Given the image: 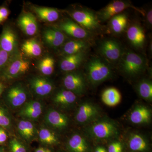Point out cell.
I'll list each match as a JSON object with an SVG mask.
<instances>
[{"label": "cell", "instance_id": "6da1fadb", "mask_svg": "<svg viewBox=\"0 0 152 152\" xmlns=\"http://www.w3.org/2000/svg\"><path fill=\"white\" fill-rule=\"evenodd\" d=\"M87 75L93 85H97L110 78L112 71L110 66L99 58H93L87 64Z\"/></svg>", "mask_w": 152, "mask_h": 152}, {"label": "cell", "instance_id": "7a4b0ae2", "mask_svg": "<svg viewBox=\"0 0 152 152\" xmlns=\"http://www.w3.org/2000/svg\"><path fill=\"white\" fill-rule=\"evenodd\" d=\"M30 66L29 62L18 53L11 57L1 75L7 80L16 78L26 74Z\"/></svg>", "mask_w": 152, "mask_h": 152}, {"label": "cell", "instance_id": "3957f363", "mask_svg": "<svg viewBox=\"0 0 152 152\" xmlns=\"http://www.w3.org/2000/svg\"><path fill=\"white\" fill-rule=\"evenodd\" d=\"M89 132L91 135L98 140H107L117 136L118 128L111 121L104 120L99 121L90 127Z\"/></svg>", "mask_w": 152, "mask_h": 152}, {"label": "cell", "instance_id": "277c9868", "mask_svg": "<svg viewBox=\"0 0 152 152\" xmlns=\"http://www.w3.org/2000/svg\"><path fill=\"white\" fill-rule=\"evenodd\" d=\"M146 61L140 55L129 52L125 55L121 63L123 70L130 75L140 73L145 68Z\"/></svg>", "mask_w": 152, "mask_h": 152}, {"label": "cell", "instance_id": "5b68a950", "mask_svg": "<svg viewBox=\"0 0 152 152\" xmlns=\"http://www.w3.org/2000/svg\"><path fill=\"white\" fill-rule=\"evenodd\" d=\"M18 45L16 33L10 25H5L0 35V48L12 56L18 54Z\"/></svg>", "mask_w": 152, "mask_h": 152}, {"label": "cell", "instance_id": "8992f818", "mask_svg": "<svg viewBox=\"0 0 152 152\" xmlns=\"http://www.w3.org/2000/svg\"><path fill=\"white\" fill-rule=\"evenodd\" d=\"M71 15L78 24L86 31H94L100 26L96 16L88 10L75 11Z\"/></svg>", "mask_w": 152, "mask_h": 152}, {"label": "cell", "instance_id": "52a82bcc", "mask_svg": "<svg viewBox=\"0 0 152 152\" xmlns=\"http://www.w3.org/2000/svg\"><path fill=\"white\" fill-rule=\"evenodd\" d=\"M64 84L67 90L75 95L83 94L86 91L84 77L79 72H72L66 75L64 78Z\"/></svg>", "mask_w": 152, "mask_h": 152}, {"label": "cell", "instance_id": "ba28073f", "mask_svg": "<svg viewBox=\"0 0 152 152\" xmlns=\"http://www.w3.org/2000/svg\"><path fill=\"white\" fill-rule=\"evenodd\" d=\"M132 7L130 3L122 1H114L110 3L99 13L100 18L103 21H106L119 15L121 12L128 8Z\"/></svg>", "mask_w": 152, "mask_h": 152}, {"label": "cell", "instance_id": "9c48e42d", "mask_svg": "<svg viewBox=\"0 0 152 152\" xmlns=\"http://www.w3.org/2000/svg\"><path fill=\"white\" fill-rule=\"evenodd\" d=\"M18 23L20 29L26 35L33 36L37 33V21L36 17L31 13H23L19 17Z\"/></svg>", "mask_w": 152, "mask_h": 152}, {"label": "cell", "instance_id": "30bf717a", "mask_svg": "<svg viewBox=\"0 0 152 152\" xmlns=\"http://www.w3.org/2000/svg\"><path fill=\"white\" fill-rule=\"evenodd\" d=\"M97 107L90 102H85L79 107L76 114V120L80 124L89 122L99 114Z\"/></svg>", "mask_w": 152, "mask_h": 152}, {"label": "cell", "instance_id": "8fae6325", "mask_svg": "<svg viewBox=\"0 0 152 152\" xmlns=\"http://www.w3.org/2000/svg\"><path fill=\"white\" fill-rule=\"evenodd\" d=\"M31 89L36 95L45 96L52 92L54 88L53 83L47 78L35 77L31 79L30 82Z\"/></svg>", "mask_w": 152, "mask_h": 152}, {"label": "cell", "instance_id": "7c38bea8", "mask_svg": "<svg viewBox=\"0 0 152 152\" xmlns=\"http://www.w3.org/2000/svg\"><path fill=\"white\" fill-rule=\"evenodd\" d=\"M7 97L11 106L16 108L26 102L27 94L25 88L22 85L18 84L13 86L9 89Z\"/></svg>", "mask_w": 152, "mask_h": 152}, {"label": "cell", "instance_id": "4fadbf2b", "mask_svg": "<svg viewBox=\"0 0 152 152\" xmlns=\"http://www.w3.org/2000/svg\"><path fill=\"white\" fill-rule=\"evenodd\" d=\"M100 50L106 58L112 61H118L122 55V50L119 44L113 40L104 41L101 44Z\"/></svg>", "mask_w": 152, "mask_h": 152}, {"label": "cell", "instance_id": "5bb4252c", "mask_svg": "<svg viewBox=\"0 0 152 152\" xmlns=\"http://www.w3.org/2000/svg\"><path fill=\"white\" fill-rule=\"evenodd\" d=\"M59 27L60 31L76 39H85L89 36L86 30L71 20H66L62 22Z\"/></svg>", "mask_w": 152, "mask_h": 152}, {"label": "cell", "instance_id": "9a60e30c", "mask_svg": "<svg viewBox=\"0 0 152 152\" xmlns=\"http://www.w3.org/2000/svg\"><path fill=\"white\" fill-rule=\"evenodd\" d=\"M85 57L86 54L84 51L66 56L61 61L60 68L64 72L73 71L81 65L84 61Z\"/></svg>", "mask_w": 152, "mask_h": 152}, {"label": "cell", "instance_id": "2e32d148", "mask_svg": "<svg viewBox=\"0 0 152 152\" xmlns=\"http://www.w3.org/2000/svg\"><path fill=\"white\" fill-rule=\"evenodd\" d=\"M43 37L45 43L53 48L61 46L64 43L66 38L61 31L52 28L45 30Z\"/></svg>", "mask_w": 152, "mask_h": 152}, {"label": "cell", "instance_id": "e0dca14e", "mask_svg": "<svg viewBox=\"0 0 152 152\" xmlns=\"http://www.w3.org/2000/svg\"><path fill=\"white\" fill-rule=\"evenodd\" d=\"M45 121L51 126L58 129H65L69 124L67 117L55 110H51L48 112L45 116Z\"/></svg>", "mask_w": 152, "mask_h": 152}, {"label": "cell", "instance_id": "ac0fdd59", "mask_svg": "<svg viewBox=\"0 0 152 152\" xmlns=\"http://www.w3.org/2000/svg\"><path fill=\"white\" fill-rule=\"evenodd\" d=\"M127 35L128 39L134 47L142 48L145 40L143 30L140 26L134 25L128 29Z\"/></svg>", "mask_w": 152, "mask_h": 152}, {"label": "cell", "instance_id": "d6986e66", "mask_svg": "<svg viewBox=\"0 0 152 152\" xmlns=\"http://www.w3.org/2000/svg\"><path fill=\"white\" fill-rule=\"evenodd\" d=\"M151 113L147 107L143 105L136 107L131 112L129 120L131 122L135 124H142L149 122Z\"/></svg>", "mask_w": 152, "mask_h": 152}, {"label": "cell", "instance_id": "ffe728a7", "mask_svg": "<svg viewBox=\"0 0 152 152\" xmlns=\"http://www.w3.org/2000/svg\"><path fill=\"white\" fill-rule=\"evenodd\" d=\"M42 106L39 102L31 101L24 106L20 114L26 118L36 119L42 114Z\"/></svg>", "mask_w": 152, "mask_h": 152}, {"label": "cell", "instance_id": "44dd1931", "mask_svg": "<svg viewBox=\"0 0 152 152\" xmlns=\"http://www.w3.org/2000/svg\"><path fill=\"white\" fill-rule=\"evenodd\" d=\"M33 10L39 18L44 21L52 23L56 21L59 18V13L56 9L34 7Z\"/></svg>", "mask_w": 152, "mask_h": 152}, {"label": "cell", "instance_id": "7402d4cb", "mask_svg": "<svg viewBox=\"0 0 152 152\" xmlns=\"http://www.w3.org/2000/svg\"><path fill=\"white\" fill-rule=\"evenodd\" d=\"M22 50L25 55L31 58L39 57L42 53L40 44L36 39L25 41L22 45Z\"/></svg>", "mask_w": 152, "mask_h": 152}, {"label": "cell", "instance_id": "603a6c76", "mask_svg": "<svg viewBox=\"0 0 152 152\" xmlns=\"http://www.w3.org/2000/svg\"><path fill=\"white\" fill-rule=\"evenodd\" d=\"M68 147L71 152H88V145L84 138L75 134L72 136L68 142Z\"/></svg>", "mask_w": 152, "mask_h": 152}, {"label": "cell", "instance_id": "cb8c5ba5", "mask_svg": "<svg viewBox=\"0 0 152 152\" xmlns=\"http://www.w3.org/2000/svg\"><path fill=\"white\" fill-rule=\"evenodd\" d=\"M102 99L105 104L114 107L121 102V95L115 88H110L104 91L102 95Z\"/></svg>", "mask_w": 152, "mask_h": 152}, {"label": "cell", "instance_id": "d4e9b609", "mask_svg": "<svg viewBox=\"0 0 152 152\" xmlns=\"http://www.w3.org/2000/svg\"><path fill=\"white\" fill-rule=\"evenodd\" d=\"M87 47L86 43L82 40L69 41L64 46L62 53L65 56L75 54L80 52L84 51Z\"/></svg>", "mask_w": 152, "mask_h": 152}, {"label": "cell", "instance_id": "484cf974", "mask_svg": "<svg viewBox=\"0 0 152 152\" xmlns=\"http://www.w3.org/2000/svg\"><path fill=\"white\" fill-rule=\"evenodd\" d=\"M77 96L74 93L69 90H61L55 95L53 101L59 105H70L75 102Z\"/></svg>", "mask_w": 152, "mask_h": 152}, {"label": "cell", "instance_id": "4316f807", "mask_svg": "<svg viewBox=\"0 0 152 152\" xmlns=\"http://www.w3.org/2000/svg\"><path fill=\"white\" fill-rule=\"evenodd\" d=\"M129 145L130 149L134 152H144L148 148L146 140L138 134H134L131 136L129 139Z\"/></svg>", "mask_w": 152, "mask_h": 152}, {"label": "cell", "instance_id": "83f0119b", "mask_svg": "<svg viewBox=\"0 0 152 152\" xmlns=\"http://www.w3.org/2000/svg\"><path fill=\"white\" fill-rule=\"evenodd\" d=\"M128 24V18L125 14H120L111 19V28L116 34H121L124 31Z\"/></svg>", "mask_w": 152, "mask_h": 152}, {"label": "cell", "instance_id": "f1b7e54d", "mask_svg": "<svg viewBox=\"0 0 152 152\" xmlns=\"http://www.w3.org/2000/svg\"><path fill=\"white\" fill-rule=\"evenodd\" d=\"M55 63L53 57L50 56L44 57L38 63V69L44 75H50L54 70Z\"/></svg>", "mask_w": 152, "mask_h": 152}, {"label": "cell", "instance_id": "f546056e", "mask_svg": "<svg viewBox=\"0 0 152 152\" xmlns=\"http://www.w3.org/2000/svg\"><path fill=\"white\" fill-rule=\"evenodd\" d=\"M18 129L20 134L27 140H31L34 136V126L29 121H20L18 125Z\"/></svg>", "mask_w": 152, "mask_h": 152}, {"label": "cell", "instance_id": "4dcf8cb0", "mask_svg": "<svg viewBox=\"0 0 152 152\" xmlns=\"http://www.w3.org/2000/svg\"><path fill=\"white\" fill-rule=\"evenodd\" d=\"M138 91L140 96L147 101L152 99V84L147 80H142L138 85Z\"/></svg>", "mask_w": 152, "mask_h": 152}, {"label": "cell", "instance_id": "1f68e13d", "mask_svg": "<svg viewBox=\"0 0 152 152\" xmlns=\"http://www.w3.org/2000/svg\"><path fill=\"white\" fill-rule=\"evenodd\" d=\"M39 138L42 142L48 145H53L58 142V139L54 134L45 128L41 129L39 133Z\"/></svg>", "mask_w": 152, "mask_h": 152}, {"label": "cell", "instance_id": "d6a6232c", "mask_svg": "<svg viewBox=\"0 0 152 152\" xmlns=\"http://www.w3.org/2000/svg\"><path fill=\"white\" fill-rule=\"evenodd\" d=\"M11 57L7 53L0 49V75L2 74Z\"/></svg>", "mask_w": 152, "mask_h": 152}, {"label": "cell", "instance_id": "836d02e7", "mask_svg": "<svg viewBox=\"0 0 152 152\" xmlns=\"http://www.w3.org/2000/svg\"><path fill=\"white\" fill-rule=\"evenodd\" d=\"M10 144L12 152H27L26 147L17 139L11 140Z\"/></svg>", "mask_w": 152, "mask_h": 152}, {"label": "cell", "instance_id": "e575fe53", "mask_svg": "<svg viewBox=\"0 0 152 152\" xmlns=\"http://www.w3.org/2000/svg\"><path fill=\"white\" fill-rule=\"evenodd\" d=\"M10 121L9 117L4 111L0 107V126L7 127L10 126Z\"/></svg>", "mask_w": 152, "mask_h": 152}, {"label": "cell", "instance_id": "d590c367", "mask_svg": "<svg viewBox=\"0 0 152 152\" xmlns=\"http://www.w3.org/2000/svg\"><path fill=\"white\" fill-rule=\"evenodd\" d=\"M10 13V11L7 7H0V25L2 24L6 21L8 18Z\"/></svg>", "mask_w": 152, "mask_h": 152}, {"label": "cell", "instance_id": "8d00e7d4", "mask_svg": "<svg viewBox=\"0 0 152 152\" xmlns=\"http://www.w3.org/2000/svg\"><path fill=\"white\" fill-rule=\"evenodd\" d=\"M123 147L119 142H115L109 145L108 152H122Z\"/></svg>", "mask_w": 152, "mask_h": 152}, {"label": "cell", "instance_id": "74e56055", "mask_svg": "<svg viewBox=\"0 0 152 152\" xmlns=\"http://www.w3.org/2000/svg\"><path fill=\"white\" fill-rule=\"evenodd\" d=\"M7 139V136L4 131L0 129V143H3L6 141Z\"/></svg>", "mask_w": 152, "mask_h": 152}, {"label": "cell", "instance_id": "f35d334b", "mask_svg": "<svg viewBox=\"0 0 152 152\" xmlns=\"http://www.w3.org/2000/svg\"><path fill=\"white\" fill-rule=\"evenodd\" d=\"M147 15V20H148V22L149 24L151 25L152 23V11L151 10L149 11Z\"/></svg>", "mask_w": 152, "mask_h": 152}, {"label": "cell", "instance_id": "ab89813d", "mask_svg": "<svg viewBox=\"0 0 152 152\" xmlns=\"http://www.w3.org/2000/svg\"><path fill=\"white\" fill-rule=\"evenodd\" d=\"M94 152H107L104 148L103 147L99 146L97 147Z\"/></svg>", "mask_w": 152, "mask_h": 152}, {"label": "cell", "instance_id": "60d3db41", "mask_svg": "<svg viewBox=\"0 0 152 152\" xmlns=\"http://www.w3.org/2000/svg\"><path fill=\"white\" fill-rule=\"evenodd\" d=\"M35 152H51V151L48 149L43 148H40L36 150Z\"/></svg>", "mask_w": 152, "mask_h": 152}, {"label": "cell", "instance_id": "b9f144b4", "mask_svg": "<svg viewBox=\"0 0 152 152\" xmlns=\"http://www.w3.org/2000/svg\"><path fill=\"white\" fill-rule=\"evenodd\" d=\"M4 88V86L2 83L0 82V96L2 94Z\"/></svg>", "mask_w": 152, "mask_h": 152}, {"label": "cell", "instance_id": "7bdbcfd3", "mask_svg": "<svg viewBox=\"0 0 152 152\" xmlns=\"http://www.w3.org/2000/svg\"><path fill=\"white\" fill-rule=\"evenodd\" d=\"M0 152H1V151H0Z\"/></svg>", "mask_w": 152, "mask_h": 152}, {"label": "cell", "instance_id": "ee69618b", "mask_svg": "<svg viewBox=\"0 0 152 152\" xmlns=\"http://www.w3.org/2000/svg\"><path fill=\"white\" fill-rule=\"evenodd\" d=\"M0 49H1V48H0Z\"/></svg>", "mask_w": 152, "mask_h": 152}]
</instances>
